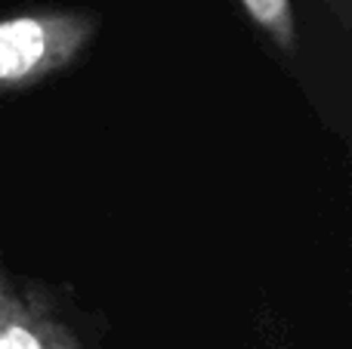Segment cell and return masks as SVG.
I'll return each instance as SVG.
<instances>
[{
  "mask_svg": "<svg viewBox=\"0 0 352 349\" xmlns=\"http://www.w3.org/2000/svg\"><path fill=\"white\" fill-rule=\"evenodd\" d=\"M99 19L80 10H41L0 19V93L65 71L93 43Z\"/></svg>",
  "mask_w": 352,
  "mask_h": 349,
  "instance_id": "6da1fadb",
  "label": "cell"
},
{
  "mask_svg": "<svg viewBox=\"0 0 352 349\" xmlns=\"http://www.w3.org/2000/svg\"><path fill=\"white\" fill-rule=\"evenodd\" d=\"M0 349H84L47 300L0 278Z\"/></svg>",
  "mask_w": 352,
  "mask_h": 349,
  "instance_id": "7a4b0ae2",
  "label": "cell"
},
{
  "mask_svg": "<svg viewBox=\"0 0 352 349\" xmlns=\"http://www.w3.org/2000/svg\"><path fill=\"white\" fill-rule=\"evenodd\" d=\"M248 19L281 49L294 53L297 49V19H294L291 0H241Z\"/></svg>",
  "mask_w": 352,
  "mask_h": 349,
  "instance_id": "3957f363",
  "label": "cell"
},
{
  "mask_svg": "<svg viewBox=\"0 0 352 349\" xmlns=\"http://www.w3.org/2000/svg\"><path fill=\"white\" fill-rule=\"evenodd\" d=\"M331 6H334V12L340 16V22L349 25V0H331Z\"/></svg>",
  "mask_w": 352,
  "mask_h": 349,
  "instance_id": "277c9868",
  "label": "cell"
}]
</instances>
